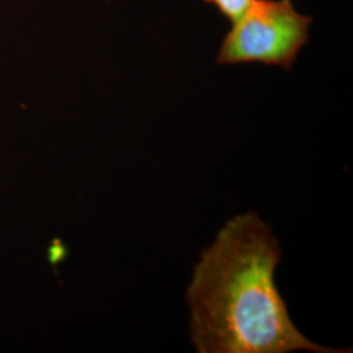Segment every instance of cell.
<instances>
[{
	"label": "cell",
	"instance_id": "cell-2",
	"mask_svg": "<svg viewBox=\"0 0 353 353\" xmlns=\"http://www.w3.org/2000/svg\"><path fill=\"white\" fill-rule=\"evenodd\" d=\"M312 17L299 12L290 0H252L232 23L216 63H262L290 71L309 41Z\"/></svg>",
	"mask_w": 353,
	"mask_h": 353
},
{
	"label": "cell",
	"instance_id": "cell-3",
	"mask_svg": "<svg viewBox=\"0 0 353 353\" xmlns=\"http://www.w3.org/2000/svg\"><path fill=\"white\" fill-rule=\"evenodd\" d=\"M204 1L208 4H212L217 8L219 12L233 23L248 10L252 0H204Z\"/></svg>",
	"mask_w": 353,
	"mask_h": 353
},
{
	"label": "cell",
	"instance_id": "cell-1",
	"mask_svg": "<svg viewBox=\"0 0 353 353\" xmlns=\"http://www.w3.org/2000/svg\"><path fill=\"white\" fill-rule=\"evenodd\" d=\"M281 249L255 212L237 214L194 267L186 301L199 353L350 352L309 341L293 323L275 281Z\"/></svg>",
	"mask_w": 353,
	"mask_h": 353
}]
</instances>
